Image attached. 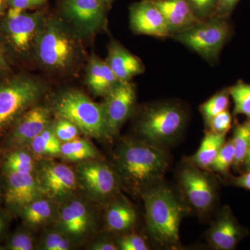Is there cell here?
<instances>
[{"label":"cell","instance_id":"1","mask_svg":"<svg viewBox=\"0 0 250 250\" xmlns=\"http://www.w3.org/2000/svg\"><path fill=\"white\" fill-rule=\"evenodd\" d=\"M143 196L147 231L154 244L164 249H179L181 223L190 210L181 194L161 182Z\"/></svg>","mask_w":250,"mask_h":250},{"label":"cell","instance_id":"2","mask_svg":"<svg viewBox=\"0 0 250 250\" xmlns=\"http://www.w3.org/2000/svg\"><path fill=\"white\" fill-rule=\"evenodd\" d=\"M115 161L125 183L143 193L163 182L170 166V156L165 148L144 141L128 140L118 147Z\"/></svg>","mask_w":250,"mask_h":250},{"label":"cell","instance_id":"3","mask_svg":"<svg viewBox=\"0 0 250 250\" xmlns=\"http://www.w3.org/2000/svg\"><path fill=\"white\" fill-rule=\"evenodd\" d=\"M80 37L63 21L46 17L33 56L50 71L61 73L71 71L83 57Z\"/></svg>","mask_w":250,"mask_h":250},{"label":"cell","instance_id":"4","mask_svg":"<svg viewBox=\"0 0 250 250\" xmlns=\"http://www.w3.org/2000/svg\"><path fill=\"white\" fill-rule=\"evenodd\" d=\"M187 121V112L182 104L160 102L144 108L136 128L143 141L165 148L178 139Z\"/></svg>","mask_w":250,"mask_h":250},{"label":"cell","instance_id":"5","mask_svg":"<svg viewBox=\"0 0 250 250\" xmlns=\"http://www.w3.org/2000/svg\"><path fill=\"white\" fill-rule=\"evenodd\" d=\"M45 19L41 11L29 13L11 9L0 18V45L9 60H24L34 55Z\"/></svg>","mask_w":250,"mask_h":250},{"label":"cell","instance_id":"6","mask_svg":"<svg viewBox=\"0 0 250 250\" xmlns=\"http://www.w3.org/2000/svg\"><path fill=\"white\" fill-rule=\"evenodd\" d=\"M44 91L40 81L27 75H8L0 78V136L8 133Z\"/></svg>","mask_w":250,"mask_h":250},{"label":"cell","instance_id":"7","mask_svg":"<svg viewBox=\"0 0 250 250\" xmlns=\"http://www.w3.org/2000/svg\"><path fill=\"white\" fill-rule=\"evenodd\" d=\"M59 118L76 125L81 132L95 138L110 136L106 127L103 104L94 103L78 90H69L59 95L54 105Z\"/></svg>","mask_w":250,"mask_h":250},{"label":"cell","instance_id":"8","mask_svg":"<svg viewBox=\"0 0 250 250\" xmlns=\"http://www.w3.org/2000/svg\"><path fill=\"white\" fill-rule=\"evenodd\" d=\"M231 34L232 27L228 18L213 16L170 37L212 62L218 58Z\"/></svg>","mask_w":250,"mask_h":250},{"label":"cell","instance_id":"9","mask_svg":"<svg viewBox=\"0 0 250 250\" xmlns=\"http://www.w3.org/2000/svg\"><path fill=\"white\" fill-rule=\"evenodd\" d=\"M178 182L181 195L190 209L200 216L213 209L218 184L210 172L185 162L179 171Z\"/></svg>","mask_w":250,"mask_h":250},{"label":"cell","instance_id":"10","mask_svg":"<svg viewBox=\"0 0 250 250\" xmlns=\"http://www.w3.org/2000/svg\"><path fill=\"white\" fill-rule=\"evenodd\" d=\"M106 0H62V17L79 36H93L106 26Z\"/></svg>","mask_w":250,"mask_h":250},{"label":"cell","instance_id":"11","mask_svg":"<svg viewBox=\"0 0 250 250\" xmlns=\"http://www.w3.org/2000/svg\"><path fill=\"white\" fill-rule=\"evenodd\" d=\"M103 104L108 134H116L129 118L136 104V88L130 81L119 82L106 95Z\"/></svg>","mask_w":250,"mask_h":250},{"label":"cell","instance_id":"12","mask_svg":"<svg viewBox=\"0 0 250 250\" xmlns=\"http://www.w3.org/2000/svg\"><path fill=\"white\" fill-rule=\"evenodd\" d=\"M51 111L44 106H33L22 113L7 133L9 149L25 147L50 125Z\"/></svg>","mask_w":250,"mask_h":250},{"label":"cell","instance_id":"13","mask_svg":"<svg viewBox=\"0 0 250 250\" xmlns=\"http://www.w3.org/2000/svg\"><path fill=\"white\" fill-rule=\"evenodd\" d=\"M248 233V229L238 223L229 207L225 206L208 229L207 240L212 249L233 250Z\"/></svg>","mask_w":250,"mask_h":250},{"label":"cell","instance_id":"14","mask_svg":"<svg viewBox=\"0 0 250 250\" xmlns=\"http://www.w3.org/2000/svg\"><path fill=\"white\" fill-rule=\"evenodd\" d=\"M4 177V199L10 210L19 213L26 206L39 199L42 191L33 173H11Z\"/></svg>","mask_w":250,"mask_h":250},{"label":"cell","instance_id":"15","mask_svg":"<svg viewBox=\"0 0 250 250\" xmlns=\"http://www.w3.org/2000/svg\"><path fill=\"white\" fill-rule=\"evenodd\" d=\"M129 22L134 33L164 38L170 36L162 13L153 0H142L129 9Z\"/></svg>","mask_w":250,"mask_h":250},{"label":"cell","instance_id":"16","mask_svg":"<svg viewBox=\"0 0 250 250\" xmlns=\"http://www.w3.org/2000/svg\"><path fill=\"white\" fill-rule=\"evenodd\" d=\"M42 191L53 197H62L77 188L76 174L68 166L61 164H45L39 179Z\"/></svg>","mask_w":250,"mask_h":250},{"label":"cell","instance_id":"17","mask_svg":"<svg viewBox=\"0 0 250 250\" xmlns=\"http://www.w3.org/2000/svg\"><path fill=\"white\" fill-rule=\"evenodd\" d=\"M78 173L85 187L96 196H109L118 187L114 171L103 163H83L79 167Z\"/></svg>","mask_w":250,"mask_h":250},{"label":"cell","instance_id":"18","mask_svg":"<svg viewBox=\"0 0 250 250\" xmlns=\"http://www.w3.org/2000/svg\"><path fill=\"white\" fill-rule=\"evenodd\" d=\"M160 9L170 36L187 30L200 22L188 0H153Z\"/></svg>","mask_w":250,"mask_h":250},{"label":"cell","instance_id":"19","mask_svg":"<svg viewBox=\"0 0 250 250\" xmlns=\"http://www.w3.org/2000/svg\"><path fill=\"white\" fill-rule=\"evenodd\" d=\"M106 63L120 82L130 81L145 71L142 62L116 41L108 46Z\"/></svg>","mask_w":250,"mask_h":250},{"label":"cell","instance_id":"20","mask_svg":"<svg viewBox=\"0 0 250 250\" xmlns=\"http://www.w3.org/2000/svg\"><path fill=\"white\" fill-rule=\"evenodd\" d=\"M87 85L95 95L105 96L120 82L105 61L93 55L86 67Z\"/></svg>","mask_w":250,"mask_h":250},{"label":"cell","instance_id":"21","mask_svg":"<svg viewBox=\"0 0 250 250\" xmlns=\"http://www.w3.org/2000/svg\"><path fill=\"white\" fill-rule=\"evenodd\" d=\"M59 220L64 232L72 236L84 234L90 226L88 210L84 204L79 200H72L64 206Z\"/></svg>","mask_w":250,"mask_h":250},{"label":"cell","instance_id":"22","mask_svg":"<svg viewBox=\"0 0 250 250\" xmlns=\"http://www.w3.org/2000/svg\"><path fill=\"white\" fill-rule=\"evenodd\" d=\"M226 135L216 134L207 130L197 152L184 159V161L202 170L208 171L220 148L226 141Z\"/></svg>","mask_w":250,"mask_h":250},{"label":"cell","instance_id":"23","mask_svg":"<svg viewBox=\"0 0 250 250\" xmlns=\"http://www.w3.org/2000/svg\"><path fill=\"white\" fill-rule=\"evenodd\" d=\"M136 213L134 207L128 202L119 200L113 202L106 213L108 228L115 232H124L134 226Z\"/></svg>","mask_w":250,"mask_h":250},{"label":"cell","instance_id":"24","mask_svg":"<svg viewBox=\"0 0 250 250\" xmlns=\"http://www.w3.org/2000/svg\"><path fill=\"white\" fill-rule=\"evenodd\" d=\"M24 147L9 149L1 164L3 176L11 173H33L35 170V160Z\"/></svg>","mask_w":250,"mask_h":250},{"label":"cell","instance_id":"25","mask_svg":"<svg viewBox=\"0 0 250 250\" xmlns=\"http://www.w3.org/2000/svg\"><path fill=\"white\" fill-rule=\"evenodd\" d=\"M31 150L39 155L55 156L61 154L62 143L54 132V126L49 125L39 136L29 143Z\"/></svg>","mask_w":250,"mask_h":250},{"label":"cell","instance_id":"26","mask_svg":"<svg viewBox=\"0 0 250 250\" xmlns=\"http://www.w3.org/2000/svg\"><path fill=\"white\" fill-rule=\"evenodd\" d=\"M231 139L235 153L233 167L241 169L250 147V119L236 125Z\"/></svg>","mask_w":250,"mask_h":250},{"label":"cell","instance_id":"27","mask_svg":"<svg viewBox=\"0 0 250 250\" xmlns=\"http://www.w3.org/2000/svg\"><path fill=\"white\" fill-rule=\"evenodd\" d=\"M19 214L27 225L37 226L50 218L52 215V205L47 200L39 198L26 206Z\"/></svg>","mask_w":250,"mask_h":250},{"label":"cell","instance_id":"28","mask_svg":"<svg viewBox=\"0 0 250 250\" xmlns=\"http://www.w3.org/2000/svg\"><path fill=\"white\" fill-rule=\"evenodd\" d=\"M61 154L72 161L87 160L97 156L95 148L84 139H75L62 143L61 147Z\"/></svg>","mask_w":250,"mask_h":250},{"label":"cell","instance_id":"29","mask_svg":"<svg viewBox=\"0 0 250 250\" xmlns=\"http://www.w3.org/2000/svg\"><path fill=\"white\" fill-rule=\"evenodd\" d=\"M229 100V89L225 88L215 93L200 106V111L207 127L213 117L228 109Z\"/></svg>","mask_w":250,"mask_h":250},{"label":"cell","instance_id":"30","mask_svg":"<svg viewBox=\"0 0 250 250\" xmlns=\"http://www.w3.org/2000/svg\"><path fill=\"white\" fill-rule=\"evenodd\" d=\"M229 89L230 98L234 104L233 115H243L250 119V83L238 80Z\"/></svg>","mask_w":250,"mask_h":250},{"label":"cell","instance_id":"31","mask_svg":"<svg viewBox=\"0 0 250 250\" xmlns=\"http://www.w3.org/2000/svg\"><path fill=\"white\" fill-rule=\"evenodd\" d=\"M234 158V148L232 141L230 139L229 141H225L220 148L216 157L208 168V172H215L228 177L230 176V168L233 165Z\"/></svg>","mask_w":250,"mask_h":250},{"label":"cell","instance_id":"32","mask_svg":"<svg viewBox=\"0 0 250 250\" xmlns=\"http://www.w3.org/2000/svg\"><path fill=\"white\" fill-rule=\"evenodd\" d=\"M34 247V239L30 233L20 229L9 237L4 248L9 250H31Z\"/></svg>","mask_w":250,"mask_h":250},{"label":"cell","instance_id":"33","mask_svg":"<svg viewBox=\"0 0 250 250\" xmlns=\"http://www.w3.org/2000/svg\"><path fill=\"white\" fill-rule=\"evenodd\" d=\"M80 131L76 125L62 118H59V121L54 125V132L61 142H67L77 139Z\"/></svg>","mask_w":250,"mask_h":250},{"label":"cell","instance_id":"34","mask_svg":"<svg viewBox=\"0 0 250 250\" xmlns=\"http://www.w3.org/2000/svg\"><path fill=\"white\" fill-rule=\"evenodd\" d=\"M195 16L200 21L215 16L218 0H188Z\"/></svg>","mask_w":250,"mask_h":250},{"label":"cell","instance_id":"35","mask_svg":"<svg viewBox=\"0 0 250 250\" xmlns=\"http://www.w3.org/2000/svg\"><path fill=\"white\" fill-rule=\"evenodd\" d=\"M231 124L232 116L227 109L213 117L207 128L216 134H227L231 129Z\"/></svg>","mask_w":250,"mask_h":250},{"label":"cell","instance_id":"36","mask_svg":"<svg viewBox=\"0 0 250 250\" xmlns=\"http://www.w3.org/2000/svg\"><path fill=\"white\" fill-rule=\"evenodd\" d=\"M118 246L122 250H149L147 242L144 238L136 233H131L121 238Z\"/></svg>","mask_w":250,"mask_h":250},{"label":"cell","instance_id":"37","mask_svg":"<svg viewBox=\"0 0 250 250\" xmlns=\"http://www.w3.org/2000/svg\"><path fill=\"white\" fill-rule=\"evenodd\" d=\"M70 248V242L66 236L57 232L49 233L43 242V249L46 250H67Z\"/></svg>","mask_w":250,"mask_h":250},{"label":"cell","instance_id":"38","mask_svg":"<svg viewBox=\"0 0 250 250\" xmlns=\"http://www.w3.org/2000/svg\"><path fill=\"white\" fill-rule=\"evenodd\" d=\"M48 0H6L8 9L27 11L45 4Z\"/></svg>","mask_w":250,"mask_h":250},{"label":"cell","instance_id":"39","mask_svg":"<svg viewBox=\"0 0 250 250\" xmlns=\"http://www.w3.org/2000/svg\"><path fill=\"white\" fill-rule=\"evenodd\" d=\"M239 0H218L214 16L228 18Z\"/></svg>","mask_w":250,"mask_h":250},{"label":"cell","instance_id":"40","mask_svg":"<svg viewBox=\"0 0 250 250\" xmlns=\"http://www.w3.org/2000/svg\"><path fill=\"white\" fill-rule=\"evenodd\" d=\"M228 181L233 187L241 188L250 190V170L245 171L238 177L229 176Z\"/></svg>","mask_w":250,"mask_h":250},{"label":"cell","instance_id":"41","mask_svg":"<svg viewBox=\"0 0 250 250\" xmlns=\"http://www.w3.org/2000/svg\"><path fill=\"white\" fill-rule=\"evenodd\" d=\"M11 72L9 59L4 53L2 47L0 45V78L9 75Z\"/></svg>","mask_w":250,"mask_h":250},{"label":"cell","instance_id":"42","mask_svg":"<svg viewBox=\"0 0 250 250\" xmlns=\"http://www.w3.org/2000/svg\"><path fill=\"white\" fill-rule=\"evenodd\" d=\"M93 250H119L118 245L115 244L113 242L109 241H100L93 246Z\"/></svg>","mask_w":250,"mask_h":250},{"label":"cell","instance_id":"43","mask_svg":"<svg viewBox=\"0 0 250 250\" xmlns=\"http://www.w3.org/2000/svg\"><path fill=\"white\" fill-rule=\"evenodd\" d=\"M8 219L2 210H0V238L2 236L6 225H7Z\"/></svg>","mask_w":250,"mask_h":250},{"label":"cell","instance_id":"44","mask_svg":"<svg viewBox=\"0 0 250 250\" xmlns=\"http://www.w3.org/2000/svg\"><path fill=\"white\" fill-rule=\"evenodd\" d=\"M242 167H243V170L245 171L250 170V147L249 149H248V153H247Z\"/></svg>","mask_w":250,"mask_h":250},{"label":"cell","instance_id":"45","mask_svg":"<svg viewBox=\"0 0 250 250\" xmlns=\"http://www.w3.org/2000/svg\"><path fill=\"white\" fill-rule=\"evenodd\" d=\"M7 9L8 5L6 0H0V18L6 14Z\"/></svg>","mask_w":250,"mask_h":250},{"label":"cell","instance_id":"46","mask_svg":"<svg viewBox=\"0 0 250 250\" xmlns=\"http://www.w3.org/2000/svg\"><path fill=\"white\" fill-rule=\"evenodd\" d=\"M4 179H2L0 177V200L4 197Z\"/></svg>","mask_w":250,"mask_h":250},{"label":"cell","instance_id":"47","mask_svg":"<svg viewBox=\"0 0 250 250\" xmlns=\"http://www.w3.org/2000/svg\"><path fill=\"white\" fill-rule=\"evenodd\" d=\"M106 2H107V4L108 6H110L111 5V3L113 2V0H106Z\"/></svg>","mask_w":250,"mask_h":250}]
</instances>
